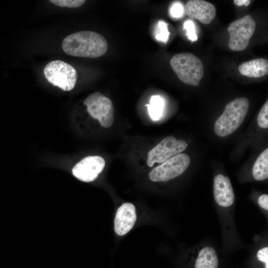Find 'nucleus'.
Returning <instances> with one entry per match:
<instances>
[{"label": "nucleus", "instance_id": "1", "mask_svg": "<svg viewBox=\"0 0 268 268\" xmlns=\"http://www.w3.org/2000/svg\"><path fill=\"white\" fill-rule=\"evenodd\" d=\"M62 47L67 55L96 58L105 54L108 45L106 39L100 34L92 31H80L65 38Z\"/></svg>", "mask_w": 268, "mask_h": 268}, {"label": "nucleus", "instance_id": "2", "mask_svg": "<svg viewBox=\"0 0 268 268\" xmlns=\"http://www.w3.org/2000/svg\"><path fill=\"white\" fill-rule=\"evenodd\" d=\"M249 106V101L246 97L237 98L227 104L215 122V133L224 137L234 133L242 124Z\"/></svg>", "mask_w": 268, "mask_h": 268}, {"label": "nucleus", "instance_id": "3", "mask_svg": "<svg viewBox=\"0 0 268 268\" xmlns=\"http://www.w3.org/2000/svg\"><path fill=\"white\" fill-rule=\"evenodd\" d=\"M170 64L181 81L199 86L204 74L202 62L199 58L190 53L177 54L171 58Z\"/></svg>", "mask_w": 268, "mask_h": 268}, {"label": "nucleus", "instance_id": "4", "mask_svg": "<svg viewBox=\"0 0 268 268\" xmlns=\"http://www.w3.org/2000/svg\"><path fill=\"white\" fill-rule=\"evenodd\" d=\"M44 74L49 82L65 91L73 89L77 79L76 69L70 64L61 60L48 63L44 67Z\"/></svg>", "mask_w": 268, "mask_h": 268}, {"label": "nucleus", "instance_id": "5", "mask_svg": "<svg viewBox=\"0 0 268 268\" xmlns=\"http://www.w3.org/2000/svg\"><path fill=\"white\" fill-rule=\"evenodd\" d=\"M256 28V23L250 15H246L231 22L227 28L230 35L229 49L239 52L248 46Z\"/></svg>", "mask_w": 268, "mask_h": 268}, {"label": "nucleus", "instance_id": "6", "mask_svg": "<svg viewBox=\"0 0 268 268\" xmlns=\"http://www.w3.org/2000/svg\"><path fill=\"white\" fill-rule=\"evenodd\" d=\"M87 111L94 119L98 120L104 128L111 127L114 120V107L112 101L99 92L89 95L84 100Z\"/></svg>", "mask_w": 268, "mask_h": 268}, {"label": "nucleus", "instance_id": "7", "mask_svg": "<svg viewBox=\"0 0 268 268\" xmlns=\"http://www.w3.org/2000/svg\"><path fill=\"white\" fill-rule=\"evenodd\" d=\"M190 161V157L186 153L178 154L152 169L149 178L153 182L168 181L182 175L189 167Z\"/></svg>", "mask_w": 268, "mask_h": 268}, {"label": "nucleus", "instance_id": "8", "mask_svg": "<svg viewBox=\"0 0 268 268\" xmlns=\"http://www.w3.org/2000/svg\"><path fill=\"white\" fill-rule=\"evenodd\" d=\"M187 146L188 144L184 140H177L173 136L166 137L149 151L147 164L151 167L155 163H163L171 157L181 153Z\"/></svg>", "mask_w": 268, "mask_h": 268}, {"label": "nucleus", "instance_id": "9", "mask_svg": "<svg viewBox=\"0 0 268 268\" xmlns=\"http://www.w3.org/2000/svg\"><path fill=\"white\" fill-rule=\"evenodd\" d=\"M105 166L104 159L100 156H88L77 162L72 168L73 175L84 182L95 180Z\"/></svg>", "mask_w": 268, "mask_h": 268}, {"label": "nucleus", "instance_id": "10", "mask_svg": "<svg viewBox=\"0 0 268 268\" xmlns=\"http://www.w3.org/2000/svg\"><path fill=\"white\" fill-rule=\"evenodd\" d=\"M185 12L190 18L197 19L204 24H209L216 15L214 6L203 0H188L186 4Z\"/></svg>", "mask_w": 268, "mask_h": 268}, {"label": "nucleus", "instance_id": "11", "mask_svg": "<svg viewBox=\"0 0 268 268\" xmlns=\"http://www.w3.org/2000/svg\"><path fill=\"white\" fill-rule=\"evenodd\" d=\"M136 220L134 205L130 202L123 203L117 210L114 219V230L120 236L128 233Z\"/></svg>", "mask_w": 268, "mask_h": 268}, {"label": "nucleus", "instance_id": "12", "mask_svg": "<svg viewBox=\"0 0 268 268\" xmlns=\"http://www.w3.org/2000/svg\"><path fill=\"white\" fill-rule=\"evenodd\" d=\"M213 194L215 201L219 205L228 207L233 204L234 194L228 177L222 174H218L215 176Z\"/></svg>", "mask_w": 268, "mask_h": 268}, {"label": "nucleus", "instance_id": "13", "mask_svg": "<svg viewBox=\"0 0 268 268\" xmlns=\"http://www.w3.org/2000/svg\"><path fill=\"white\" fill-rule=\"evenodd\" d=\"M241 74L249 77H263L268 73V61L259 58L241 64L238 67Z\"/></svg>", "mask_w": 268, "mask_h": 268}, {"label": "nucleus", "instance_id": "14", "mask_svg": "<svg viewBox=\"0 0 268 268\" xmlns=\"http://www.w3.org/2000/svg\"><path fill=\"white\" fill-rule=\"evenodd\" d=\"M218 261L214 249L206 247L199 253L195 264V268H217Z\"/></svg>", "mask_w": 268, "mask_h": 268}, {"label": "nucleus", "instance_id": "15", "mask_svg": "<svg viewBox=\"0 0 268 268\" xmlns=\"http://www.w3.org/2000/svg\"><path fill=\"white\" fill-rule=\"evenodd\" d=\"M254 178L258 181L265 180L268 177V149L261 153L256 160L252 170Z\"/></svg>", "mask_w": 268, "mask_h": 268}, {"label": "nucleus", "instance_id": "16", "mask_svg": "<svg viewBox=\"0 0 268 268\" xmlns=\"http://www.w3.org/2000/svg\"><path fill=\"white\" fill-rule=\"evenodd\" d=\"M147 107L149 115L153 121L159 120L162 115L164 107L163 98L159 95L151 96L150 104L146 105Z\"/></svg>", "mask_w": 268, "mask_h": 268}, {"label": "nucleus", "instance_id": "17", "mask_svg": "<svg viewBox=\"0 0 268 268\" xmlns=\"http://www.w3.org/2000/svg\"><path fill=\"white\" fill-rule=\"evenodd\" d=\"M259 126L263 129L268 128V101H267L261 109L257 118Z\"/></svg>", "mask_w": 268, "mask_h": 268}, {"label": "nucleus", "instance_id": "18", "mask_svg": "<svg viewBox=\"0 0 268 268\" xmlns=\"http://www.w3.org/2000/svg\"><path fill=\"white\" fill-rule=\"evenodd\" d=\"M167 25L168 24L163 21L158 22V31L155 36L158 40L165 43L168 41L170 33L168 30Z\"/></svg>", "mask_w": 268, "mask_h": 268}, {"label": "nucleus", "instance_id": "19", "mask_svg": "<svg viewBox=\"0 0 268 268\" xmlns=\"http://www.w3.org/2000/svg\"><path fill=\"white\" fill-rule=\"evenodd\" d=\"M50 2L61 7L70 8L78 7L83 5L85 0H50Z\"/></svg>", "mask_w": 268, "mask_h": 268}, {"label": "nucleus", "instance_id": "20", "mask_svg": "<svg viewBox=\"0 0 268 268\" xmlns=\"http://www.w3.org/2000/svg\"><path fill=\"white\" fill-rule=\"evenodd\" d=\"M184 29L186 30L188 39L192 42L198 40V37L195 32V24L192 21H186L184 23Z\"/></svg>", "mask_w": 268, "mask_h": 268}, {"label": "nucleus", "instance_id": "21", "mask_svg": "<svg viewBox=\"0 0 268 268\" xmlns=\"http://www.w3.org/2000/svg\"><path fill=\"white\" fill-rule=\"evenodd\" d=\"M171 15L174 18L182 17L184 13V8L180 2H175L171 7L170 9Z\"/></svg>", "mask_w": 268, "mask_h": 268}, {"label": "nucleus", "instance_id": "22", "mask_svg": "<svg viewBox=\"0 0 268 268\" xmlns=\"http://www.w3.org/2000/svg\"><path fill=\"white\" fill-rule=\"evenodd\" d=\"M257 256L260 261L265 263V268H268V247H264L259 250Z\"/></svg>", "mask_w": 268, "mask_h": 268}, {"label": "nucleus", "instance_id": "23", "mask_svg": "<svg viewBox=\"0 0 268 268\" xmlns=\"http://www.w3.org/2000/svg\"><path fill=\"white\" fill-rule=\"evenodd\" d=\"M258 203L263 208L268 210V195L264 194L260 196L258 199Z\"/></svg>", "mask_w": 268, "mask_h": 268}, {"label": "nucleus", "instance_id": "24", "mask_svg": "<svg viewBox=\"0 0 268 268\" xmlns=\"http://www.w3.org/2000/svg\"><path fill=\"white\" fill-rule=\"evenodd\" d=\"M234 3L237 6H241L242 5H244L247 6H248L250 3L251 0H234Z\"/></svg>", "mask_w": 268, "mask_h": 268}]
</instances>
